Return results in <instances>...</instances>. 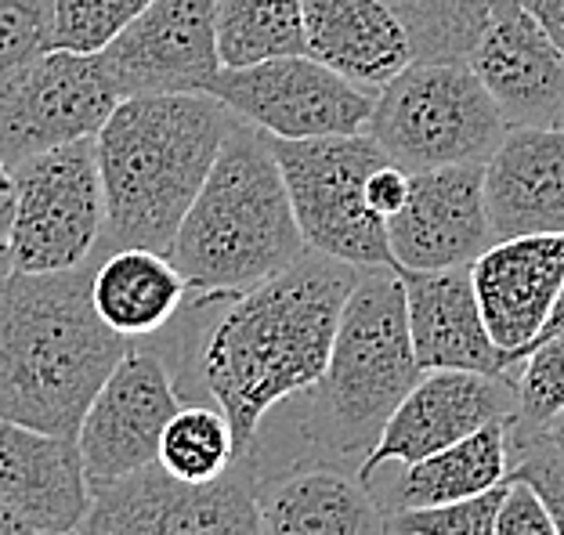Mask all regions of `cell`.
I'll return each mask as SVG.
<instances>
[{
	"mask_svg": "<svg viewBox=\"0 0 564 535\" xmlns=\"http://www.w3.org/2000/svg\"><path fill=\"white\" fill-rule=\"evenodd\" d=\"M564 410V334L550 337L521 362L518 373V435H535L550 416Z\"/></svg>",
	"mask_w": 564,
	"mask_h": 535,
	"instance_id": "obj_29",
	"label": "cell"
},
{
	"mask_svg": "<svg viewBox=\"0 0 564 535\" xmlns=\"http://www.w3.org/2000/svg\"><path fill=\"white\" fill-rule=\"evenodd\" d=\"M507 481L470 500L423 506V511H399L391 514L394 535H496V514L503 503Z\"/></svg>",
	"mask_w": 564,
	"mask_h": 535,
	"instance_id": "obj_30",
	"label": "cell"
},
{
	"mask_svg": "<svg viewBox=\"0 0 564 535\" xmlns=\"http://www.w3.org/2000/svg\"><path fill=\"white\" fill-rule=\"evenodd\" d=\"M217 47L225 66L304 55L301 0H217Z\"/></svg>",
	"mask_w": 564,
	"mask_h": 535,
	"instance_id": "obj_25",
	"label": "cell"
},
{
	"mask_svg": "<svg viewBox=\"0 0 564 535\" xmlns=\"http://www.w3.org/2000/svg\"><path fill=\"white\" fill-rule=\"evenodd\" d=\"M362 268L304 250L290 268L236 293H188L174 318L182 334L149 337L174 380L199 384L225 413L236 467L247 460L261 419L326 373L344 301Z\"/></svg>",
	"mask_w": 564,
	"mask_h": 535,
	"instance_id": "obj_1",
	"label": "cell"
},
{
	"mask_svg": "<svg viewBox=\"0 0 564 535\" xmlns=\"http://www.w3.org/2000/svg\"><path fill=\"white\" fill-rule=\"evenodd\" d=\"M510 424L514 419H492L456 445L405 463L402 474L391 481V495H380V503L388 506V514L423 511L503 485L510 474Z\"/></svg>",
	"mask_w": 564,
	"mask_h": 535,
	"instance_id": "obj_24",
	"label": "cell"
},
{
	"mask_svg": "<svg viewBox=\"0 0 564 535\" xmlns=\"http://www.w3.org/2000/svg\"><path fill=\"white\" fill-rule=\"evenodd\" d=\"M98 58L120 98L210 95L225 66L217 0H152Z\"/></svg>",
	"mask_w": 564,
	"mask_h": 535,
	"instance_id": "obj_13",
	"label": "cell"
},
{
	"mask_svg": "<svg viewBox=\"0 0 564 535\" xmlns=\"http://www.w3.org/2000/svg\"><path fill=\"white\" fill-rule=\"evenodd\" d=\"M95 264L11 272L0 283V419L76 438L87 405L131 348L101 323Z\"/></svg>",
	"mask_w": 564,
	"mask_h": 535,
	"instance_id": "obj_2",
	"label": "cell"
},
{
	"mask_svg": "<svg viewBox=\"0 0 564 535\" xmlns=\"http://www.w3.org/2000/svg\"><path fill=\"white\" fill-rule=\"evenodd\" d=\"M467 62L510 127H557L564 112V55L521 4L492 8Z\"/></svg>",
	"mask_w": 564,
	"mask_h": 535,
	"instance_id": "obj_17",
	"label": "cell"
},
{
	"mask_svg": "<svg viewBox=\"0 0 564 535\" xmlns=\"http://www.w3.org/2000/svg\"><path fill=\"white\" fill-rule=\"evenodd\" d=\"M188 293L174 261L145 247L101 253L91 272V297L101 323L127 340L156 337L185 308Z\"/></svg>",
	"mask_w": 564,
	"mask_h": 535,
	"instance_id": "obj_23",
	"label": "cell"
},
{
	"mask_svg": "<svg viewBox=\"0 0 564 535\" xmlns=\"http://www.w3.org/2000/svg\"><path fill=\"white\" fill-rule=\"evenodd\" d=\"M0 535H33V528L25 525V521L11 511V506L0 503Z\"/></svg>",
	"mask_w": 564,
	"mask_h": 535,
	"instance_id": "obj_39",
	"label": "cell"
},
{
	"mask_svg": "<svg viewBox=\"0 0 564 535\" xmlns=\"http://www.w3.org/2000/svg\"><path fill=\"white\" fill-rule=\"evenodd\" d=\"M210 95L239 120L272 138L362 134L373 91L344 80L312 55H275L250 66H221Z\"/></svg>",
	"mask_w": 564,
	"mask_h": 535,
	"instance_id": "obj_11",
	"label": "cell"
},
{
	"mask_svg": "<svg viewBox=\"0 0 564 535\" xmlns=\"http://www.w3.org/2000/svg\"><path fill=\"white\" fill-rule=\"evenodd\" d=\"M272 152L307 250L355 268H394L388 221L377 218L366 203V177L380 163H388L373 138L366 131L329 138H272Z\"/></svg>",
	"mask_w": 564,
	"mask_h": 535,
	"instance_id": "obj_7",
	"label": "cell"
},
{
	"mask_svg": "<svg viewBox=\"0 0 564 535\" xmlns=\"http://www.w3.org/2000/svg\"><path fill=\"white\" fill-rule=\"evenodd\" d=\"M15 199H19L15 171L0 160V236H4V239L11 232V221H15Z\"/></svg>",
	"mask_w": 564,
	"mask_h": 535,
	"instance_id": "obj_36",
	"label": "cell"
},
{
	"mask_svg": "<svg viewBox=\"0 0 564 535\" xmlns=\"http://www.w3.org/2000/svg\"><path fill=\"white\" fill-rule=\"evenodd\" d=\"M496 243L485 210V163L409 174L405 207L388 221L394 268H467Z\"/></svg>",
	"mask_w": 564,
	"mask_h": 535,
	"instance_id": "obj_15",
	"label": "cell"
},
{
	"mask_svg": "<svg viewBox=\"0 0 564 535\" xmlns=\"http://www.w3.org/2000/svg\"><path fill=\"white\" fill-rule=\"evenodd\" d=\"M261 535H394L373 485L337 463H293L253 478Z\"/></svg>",
	"mask_w": 564,
	"mask_h": 535,
	"instance_id": "obj_18",
	"label": "cell"
},
{
	"mask_svg": "<svg viewBox=\"0 0 564 535\" xmlns=\"http://www.w3.org/2000/svg\"><path fill=\"white\" fill-rule=\"evenodd\" d=\"M33 535H80V532H33Z\"/></svg>",
	"mask_w": 564,
	"mask_h": 535,
	"instance_id": "obj_42",
	"label": "cell"
},
{
	"mask_svg": "<svg viewBox=\"0 0 564 535\" xmlns=\"http://www.w3.org/2000/svg\"><path fill=\"white\" fill-rule=\"evenodd\" d=\"M470 279L485 329L518 369L564 283V232L496 239L470 264Z\"/></svg>",
	"mask_w": 564,
	"mask_h": 535,
	"instance_id": "obj_16",
	"label": "cell"
},
{
	"mask_svg": "<svg viewBox=\"0 0 564 535\" xmlns=\"http://www.w3.org/2000/svg\"><path fill=\"white\" fill-rule=\"evenodd\" d=\"M55 0H0V84L51 51Z\"/></svg>",
	"mask_w": 564,
	"mask_h": 535,
	"instance_id": "obj_31",
	"label": "cell"
},
{
	"mask_svg": "<svg viewBox=\"0 0 564 535\" xmlns=\"http://www.w3.org/2000/svg\"><path fill=\"white\" fill-rule=\"evenodd\" d=\"M521 478L543 495V503L554 514L557 535H564V456L543 445L535 435L510 430V474Z\"/></svg>",
	"mask_w": 564,
	"mask_h": 535,
	"instance_id": "obj_32",
	"label": "cell"
},
{
	"mask_svg": "<svg viewBox=\"0 0 564 535\" xmlns=\"http://www.w3.org/2000/svg\"><path fill=\"white\" fill-rule=\"evenodd\" d=\"M557 127H564V112H561V120H557Z\"/></svg>",
	"mask_w": 564,
	"mask_h": 535,
	"instance_id": "obj_43",
	"label": "cell"
},
{
	"mask_svg": "<svg viewBox=\"0 0 564 535\" xmlns=\"http://www.w3.org/2000/svg\"><path fill=\"white\" fill-rule=\"evenodd\" d=\"M496 535H557L554 514L529 481L507 478L503 503L496 514Z\"/></svg>",
	"mask_w": 564,
	"mask_h": 535,
	"instance_id": "obj_33",
	"label": "cell"
},
{
	"mask_svg": "<svg viewBox=\"0 0 564 535\" xmlns=\"http://www.w3.org/2000/svg\"><path fill=\"white\" fill-rule=\"evenodd\" d=\"M15 185V221L8 232L15 272H69L91 264L106 232L95 138L19 163Z\"/></svg>",
	"mask_w": 564,
	"mask_h": 535,
	"instance_id": "obj_8",
	"label": "cell"
},
{
	"mask_svg": "<svg viewBox=\"0 0 564 535\" xmlns=\"http://www.w3.org/2000/svg\"><path fill=\"white\" fill-rule=\"evenodd\" d=\"M510 123L467 58H413L373 98L366 134L402 171L485 163Z\"/></svg>",
	"mask_w": 564,
	"mask_h": 535,
	"instance_id": "obj_6",
	"label": "cell"
},
{
	"mask_svg": "<svg viewBox=\"0 0 564 535\" xmlns=\"http://www.w3.org/2000/svg\"><path fill=\"white\" fill-rule=\"evenodd\" d=\"M304 250L272 134L236 120L166 258L192 293H236L279 275Z\"/></svg>",
	"mask_w": 564,
	"mask_h": 535,
	"instance_id": "obj_5",
	"label": "cell"
},
{
	"mask_svg": "<svg viewBox=\"0 0 564 535\" xmlns=\"http://www.w3.org/2000/svg\"><path fill=\"white\" fill-rule=\"evenodd\" d=\"M120 101L98 55L51 47L0 84V160L15 171L41 152L98 138Z\"/></svg>",
	"mask_w": 564,
	"mask_h": 535,
	"instance_id": "obj_10",
	"label": "cell"
},
{
	"mask_svg": "<svg viewBox=\"0 0 564 535\" xmlns=\"http://www.w3.org/2000/svg\"><path fill=\"white\" fill-rule=\"evenodd\" d=\"M420 376L399 268H362L344 301L323 380L290 398L301 405L290 419L293 445L261 474L293 463H355L358 474L383 424Z\"/></svg>",
	"mask_w": 564,
	"mask_h": 535,
	"instance_id": "obj_3",
	"label": "cell"
},
{
	"mask_svg": "<svg viewBox=\"0 0 564 535\" xmlns=\"http://www.w3.org/2000/svg\"><path fill=\"white\" fill-rule=\"evenodd\" d=\"M492 419H518V384L507 373L489 376L470 369H427L383 424L377 445L358 467V478L369 485L380 467L416 463Z\"/></svg>",
	"mask_w": 564,
	"mask_h": 535,
	"instance_id": "obj_14",
	"label": "cell"
},
{
	"mask_svg": "<svg viewBox=\"0 0 564 535\" xmlns=\"http://www.w3.org/2000/svg\"><path fill=\"white\" fill-rule=\"evenodd\" d=\"M304 55L366 91H380L409 62L413 41L383 0H301Z\"/></svg>",
	"mask_w": 564,
	"mask_h": 535,
	"instance_id": "obj_22",
	"label": "cell"
},
{
	"mask_svg": "<svg viewBox=\"0 0 564 535\" xmlns=\"http://www.w3.org/2000/svg\"><path fill=\"white\" fill-rule=\"evenodd\" d=\"M0 503L33 532H76L91 506L76 438L0 419Z\"/></svg>",
	"mask_w": 564,
	"mask_h": 535,
	"instance_id": "obj_20",
	"label": "cell"
},
{
	"mask_svg": "<svg viewBox=\"0 0 564 535\" xmlns=\"http://www.w3.org/2000/svg\"><path fill=\"white\" fill-rule=\"evenodd\" d=\"M496 239L564 232V127H510L485 160Z\"/></svg>",
	"mask_w": 564,
	"mask_h": 535,
	"instance_id": "obj_21",
	"label": "cell"
},
{
	"mask_svg": "<svg viewBox=\"0 0 564 535\" xmlns=\"http://www.w3.org/2000/svg\"><path fill=\"white\" fill-rule=\"evenodd\" d=\"M521 8L540 22V30L564 55V0H521Z\"/></svg>",
	"mask_w": 564,
	"mask_h": 535,
	"instance_id": "obj_35",
	"label": "cell"
},
{
	"mask_svg": "<svg viewBox=\"0 0 564 535\" xmlns=\"http://www.w3.org/2000/svg\"><path fill=\"white\" fill-rule=\"evenodd\" d=\"M510 430H514V427H510ZM535 438H540L543 445H550L554 452L564 456V410H561L557 416H550L546 424H543L540 430H535Z\"/></svg>",
	"mask_w": 564,
	"mask_h": 535,
	"instance_id": "obj_38",
	"label": "cell"
},
{
	"mask_svg": "<svg viewBox=\"0 0 564 535\" xmlns=\"http://www.w3.org/2000/svg\"><path fill=\"white\" fill-rule=\"evenodd\" d=\"M507 4H521V0H492V8H507Z\"/></svg>",
	"mask_w": 564,
	"mask_h": 535,
	"instance_id": "obj_41",
	"label": "cell"
},
{
	"mask_svg": "<svg viewBox=\"0 0 564 535\" xmlns=\"http://www.w3.org/2000/svg\"><path fill=\"white\" fill-rule=\"evenodd\" d=\"M236 120L214 95L123 98L95 138L106 188L98 253L171 250Z\"/></svg>",
	"mask_w": 564,
	"mask_h": 535,
	"instance_id": "obj_4",
	"label": "cell"
},
{
	"mask_svg": "<svg viewBox=\"0 0 564 535\" xmlns=\"http://www.w3.org/2000/svg\"><path fill=\"white\" fill-rule=\"evenodd\" d=\"M405 286L409 337L420 369H470V373L503 376L514 369L510 354L485 329L478 293L467 268H434L413 272L399 268Z\"/></svg>",
	"mask_w": 564,
	"mask_h": 535,
	"instance_id": "obj_19",
	"label": "cell"
},
{
	"mask_svg": "<svg viewBox=\"0 0 564 535\" xmlns=\"http://www.w3.org/2000/svg\"><path fill=\"white\" fill-rule=\"evenodd\" d=\"M160 467L182 481H214L236 467V441L225 413L207 402H185L160 438Z\"/></svg>",
	"mask_w": 564,
	"mask_h": 535,
	"instance_id": "obj_26",
	"label": "cell"
},
{
	"mask_svg": "<svg viewBox=\"0 0 564 535\" xmlns=\"http://www.w3.org/2000/svg\"><path fill=\"white\" fill-rule=\"evenodd\" d=\"M383 4L402 19L416 58H467L492 15V0H383Z\"/></svg>",
	"mask_w": 564,
	"mask_h": 535,
	"instance_id": "obj_27",
	"label": "cell"
},
{
	"mask_svg": "<svg viewBox=\"0 0 564 535\" xmlns=\"http://www.w3.org/2000/svg\"><path fill=\"white\" fill-rule=\"evenodd\" d=\"M80 535H261L253 478L242 467L214 481H182L152 463L91 485Z\"/></svg>",
	"mask_w": 564,
	"mask_h": 535,
	"instance_id": "obj_9",
	"label": "cell"
},
{
	"mask_svg": "<svg viewBox=\"0 0 564 535\" xmlns=\"http://www.w3.org/2000/svg\"><path fill=\"white\" fill-rule=\"evenodd\" d=\"M405 196H409V171H402L399 163H380V167L366 177V203L377 218L391 221L394 214L405 207Z\"/></svg>",
	"mask_w": 564,
	"mask_h": 535,
	"instance_id": "obj_34",
	"label": "cell"
},
{
	"mask_svg": "<svg viewBox=\"0 0 564 535\" xmlns=\"http://www.w3.org/2000/svg\"><path fill=\"white\" fill-rule=\"evenodd\" d=\"M185 398L171 365L149 337L131 348L87 405L76 430L91 485H106L160 463V438Z\"/></svg>",
	"mask_w": 564,
	"mask_h": 535,
	"instance_id": "obj_12",
	"label": "cell"
},
{
	"mask_svg": "<svg viewBox=\"0 0 564 535\" xmlns=\"http://www.w3.org/2000/svg\"><path fill=\"white\" fill-rule=\"evenodd\" d=\"M152 0H55L51 47L98 55L131 25Z\"/></svg>",
	"mask_w": 564,
	"mask_h": 535,
	"instance_id": "obj_28",
	"label": "cell"
},
{
	"mask_svg": "<svg viewBox=\"0 0 564 535\" xmlns=\"http://www.w3.org/2000/svg\"><path fill=\"white\" fill-rule=\"evenodd\" d=\"M15 272V264H11V250H8V239L0 236V283H4V279Z\"/></svg>",
	"mask_w": 564,
	"mask_h": 535,
	"instance_id": "obj_40",
	"label": "cell"
},
{
	"mask_svg": "<svg viewBox=\"0 0 564 535\" xmlns=\"http://www.w3.org/2000/svg\"><path fill=\"white\" fill-rule=\"evenodd\" d=\"M564 334V283H561V290H557V297H554V308H550V315H546V323H543V329L535 334V340L529 343V354L540 348L543 340H550V337H561ZM524 354V359H529Z\"/></svg>",
	"mask_w": 564,
	"mask_h": 535,
	"instance_id": "obj_37",
	"label": "cell"
}]
</instances>
